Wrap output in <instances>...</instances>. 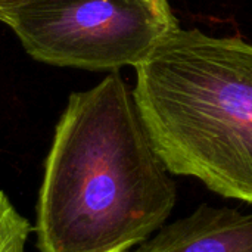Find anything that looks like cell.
<instances>
[{
  "label": "cell",
  "mask_w": 252,
  "mask_h": 252,
  "mask_svg": "<svg viewBox=\"0 0 252 252\" xmlns=\"http://www.w3.org/2000/svg\"><path fill=\"white\" fill-rule=\"evenodd\" d=\"M0 22L38 62L111 72L139 65L179 24L146 0H34Z\"/></svg>",
  "instance_id": "3"
},
{
  "label": "cell",
  "mask_w": 252,
  "mask_h": 252,
  "mask_svg": "<svg viewBox=\"0 0 252 252\" xmlns=\"http://www.w3.org/2000/svg\"><path fill=\"white\" fill-rule=\"evenodd\" d=\"M134 71L139 112L170 173L252 204V44L177 24Z\"/></svg>",
  "instance_id": "2"
},
{
  "label": "cell",
  "mask_w": 252,
  "mask_h": 252,
  "mask_svg": "<svg viewBox=\"0 0 252 252\" xmlns=\"http://www.w3.org/2000/svg\"><path fill=\"white\" fill-rule=\"evenodd\" d=\"M32 227L0 190V252H24Z\"/></svg>",
  "instance_id": "5"
},
{
  "label": "cell",
  "mask_w": 252,
  "mask_h": 252,
  "mask_svg": "<svg viewBox=\"0 0 252 252\" xmlns=\"http://www.w3.org/2000/svg\"><path fill=\"white\" fill-rule=\"evenodd\" d=\"M148 3H151L155 9H158L159 12L165 13V15H173L171 9H170V4L167 0H146Z\"/></svg>",
  "instance_id": "7"
},
{
  "label": "cell",
  "mask_w": 252,
  "mask_h": 252,
  "mask_svg": "<svg viewBox=\"0 0 252 252\" xmlns=\"http://www.w3.org/2000/svg\"><path fill=\"white\" fill-rule=\"evenodd\" d=\"M34 0H0V16H3L4 13L19 7V6H24L27 3H31Z\"/></svg>",
  "instance_id": "6"
},
{
  "label": "cell",
  "mask_w": 252,
  "mask_h": 252,
  "mask_svg": "<svg viewBox=\"0 0 252 252\" xmlns=\"http://www.w3.org/2000/svg\"><path fill=\"white\" fill-rule=\"evenodd\" d=\"M131 252H252V213L201 205Z\"/></svg>",
  "instance_id": "4"
},
{
  "label": "cell",
  "mask_w": 252,
  "mask_h": 252,
  "mask_svg": "<svg viewBox=\"0 0 252 252\" xmlns=\"http://www.w3.org/2000/svg\"><path fill=\"white\" fill-rule=\"evenodd\" d=\"M176 198L120 72L71 93L38 196L40 252H128L164 224Z\"/></svg>",
  "instance_id": "1"
}]
</instances>
